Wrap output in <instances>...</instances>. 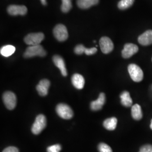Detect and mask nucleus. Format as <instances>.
Segmentation results:
<instances>
[{"mask_svg": "<svg viewBox=\"0 0 152 152\" xmlns=\"http://www.w3.org/2000/svg\"><path fill=\"white\" fill-rule=\"evenodd\" d=\"M50 86V82L48 80L44 79L39 82L36 89L39 95L45 96L48 94L49 88Z\"/></svg>", "mask_w": 152, "mask_h": 152, "instance_id": "9b49d317", "label": "nucleus"}, {"mask_svg": "<svg viewBox=\"0 0 152 152\" xmlns=\"http://www.w3.org/2000/svg\"><path fill=\"white\" fill-rule=\"evenodd\" d=\"M99 0H77V6L82 9H87L92 6L96 5Z\"/></svg>", "mask_w": 152, "mask_h": 152, "instance_id": "f3484780", "label": "nucleus"}, {"mask_svg": "<svg viewBox=\"0 0 152 152\" xmlns=\"http://www.w3.org/2000/svg\"><path fill=\"white\" fill-rule=\"evenodd\" d=\"M45 36L41 32L29 33L24 39L25 43L29 46L38 45L44 40Z\"/></svg>", "mask_w": 152, "mask_h": 152, "instance_id": "39448f33", "label": "nucleus"}, {"mask_svg": "<svg viewBox=\"0 0 152 152\" xmlns=\"http://www.w3.org/2000/svg\"><path fill=\"white\" fill-rule=\"evenodd\" d=\"M98 150L99 152H112V149L110 147L103 142L100 143L98 145Z\"/></svg>", "mask_w": 152, "mask_h": 152, "instance_id": "b1692460", "label": "nucleus"}, {"mask_svg": "<svg viewBox=\"0 0 152 152\" xmlns=\"http://www.w3.org/2000/svg\"><path fill=\"white\" fill-rule=\"evenodd\" d=\"M131 115L132 118L135 120H141L142 117V113L141 110V107L136 104L132 107Z\"/></svg>", "mask_w": 152, "mask_h": 152, "instance_id": "aec40b11", "label": "nucleus"}, {"mask_svg": "<svg viewBox=\"0 0 152 152\" xmlns=\"http://www.w3.org/2000/svg\"><path fill=\"white\" fill-rule=\"evenodd\" d=\"M7 11L10 15L15 16L18 15H25L28 10L27 7L25 6L11 5L7 7Z\"/></svg>", "mask_w": 152, "mask_h": 152, "instance_id": "1a4fd4ad", "label": "nucleus"}, {"mask_svg": "<svg viewBox=\"0 0 152 152\" xmlns=\"http://www.w3.org/2000/svg\"><path fill=\"white\" fill-rule=\"evenodd\" d=\"M46 55V52L44 50L43 47L40 45L29 46L27 48L24 53V57L25 58H30L34 56H41L44 57Z\"/></svg>", "mask_w": 152, "mask_h": 152, "instance_id": "f257e3e1", "label": "nucleus"}, {"mask_svg": "<svg viewBox=\"0 0 152 152\" xmlns=\"http://www.w3.org/2000/svg\"><path fill=\"white\" fill-rule=\"evenodd\" d=\"M53 60L55 66L60 69L61 75L64 77L67 76V71L65 66V61L63 58L59 55H56L53 56Z\"/></svg>", "mask_w": 152, "mask_h": 152, "instance_id": "f8f14e48", "label": "nucleus"}, {"mask_svg": "<svg viewBox=\"0 0 152 152\" xmlns=\"http://www.w3.org/2000/svg\"><path fill=\"white\" fill-rule=\"evenodd\" d=\"M139 152H152V146L149 144L145 145L140 148Z\"/></svg>", "mask_w": 152, "mask_h": 152, "instance_id": "a878e982", "label": "nucleus"}, {"mask_svg": "<svg viewBox=\"0 0 152 152\" xmlns=\"http://www.w3.org/2000/svg\"><path fill=\"white\" fill-rule=\"evenodd\" d=\"M53 33L55 37L60 42L65 41L68 37V33L65 26L63 24H58L55 26Z\"/></svg>", "mask_w": 152, "mask_h": 152, "instance_id": "423d86ee", "label": "nucleus"}, {"mask_svg": "<svg viewBox=\"0 0 152 152\" xmlns=\"http://www.w3.org/2000/svg\"><path fill=\"white\" fill-rule=\"evenodd\" d=\"M41 1V3H42V4L43 5H47V2H46V0H40Z\"/></svg>", "mask_w": 152, "mask_h": 152, "instance_id": "cd10ccee", "label": "nucleus"}, {"mask_svg": "<svg viewBox=\"0 0 152 152\" xmlns=\"http://www.w3.org/2000/svg\"><path fill=\"white\" fill-rule=\"evenodd\" d=\"M100 49L104 54H109L114 48V45L112 40L108 37H103L99 41Z\"/></svg>", "mask_w": 152, "mask_h": 152, "instance_id": "6e6552de", "label": "nucleus"}, {"mask_svg": "<svg viewBox=\"0 0 152 152\" xmlns=\"http://www.w3.org/2000/svg\"><path fill=\"white\" fill-rule=\"evenodd\" d=\"M47 121L45 116L43 114H39L36 118L34 122L33 123L31 130L34 135H38L40 134L46 126Z\"/></svg>", "mask_w": 152, "mask_h": 152, "instance_id": "f03ea898", "label": "nucleus"}, {"mask_svg": "<svg viewBox=\"0 0 152 152\" xmlns=\"http://www.w3.org/2000/svg\"><path fill=\"white\" fill-rule=\"evenodd\" d=\"M3 101L6 107L9 110H12L16 107V95L12 92L6 91L5 92L3 95Z\"/></svg>", "mask_w": 152, "mask_h": 152, "instance_id": "0eeeda50", "label": "nucleus"}, {"mask_svg": "<svg viewBox=\"0 0 152 152\" xmlns=\"http://www.w3.org/2000/svg\"><path fill=\"white\" fill-rule=\"evenodd\" d=\"M150 127H151V129L152 130V120L151 121V126H150Z\"/></svg>", "mask_w": 152, "mask_h": 152, "instance_id": "c85d7f7f", "label": "nucleus"}, {"mask_svg": "<svg viewBox=\"0 0 152 152\" xmlns=\"http://www.w3.org/2000/svg\"><path fill=\"white\" fill-rule=\"evenodd\" d=\"M56 112L60 117L65 120L71 119L73 116L72 109L66 104H59L56 107Z\"/></svg>", "mask_w": 152, "mask_h": 152, "instance_id": "7ed1b4c3", "label": "nucleus"}, {"mask_svg": "<svg viewBox=\"0 0 152 152\" xmlns=\"http://www.w3.org/2000/svg\"><path fill=\"white\" fill-rule=\"evenodd\" d=\"M121 104L126 107H130L132 105V100L131 98L130 93L124 91L120 95Z\"/></svg>", "mask_w": 152, "mask_h": 152, "instance_id": "a211bd4d", "label": "nucleus"}, {"mask_svg": "<svg viewBox=\"0 0 152 152\" xmlns=\"http://www.w3.org/2000/svg\"><path fill=\"white\" fill-rule=\"evenodd\" d=\"M105 103V95L102 92L100 94L97 100L92 101L90 104V108L94 111H97L102 108L104 104Z\"/></svg>", "mask_w": 152, "mask_h": 152, "instance_id": "ddd939ff", "label": "nucleus"}, {"mask_svg": "<svg viewBox=\"0 0 152 152\" xmlns=\"http://www.w3.org/2000/svg\"><path fill=\"white\" fill-rule=\"evenodd\" d=\"M2 152H19L18 149L15 147H9L5 148Z\"/></svg>", "mask_w": 152, "mask_h": 152, "instance_id": "bb28decb", "label": "nucleus"}, {"mask_svg": "<svg viewBox=\"0 0 152 152\" xmlns=\"http://www.w3.org/2000/svg\"><path fill=\"white\" fill-rule=\"evenodd\" d=\"M98 50L96 48L87 49L81 44L77 45L74 49V51L77 55H82L83 53L87 55H92L97 52Z\"/></svg>", "mask_w": 152, "mask_h": 152, "instance_id": "4468645a", "label": "nucleus"}, {"mask_svg": "<svg viewBox=\"0 0 152 152\" xmlns=\"http://www.w3.org/2000/svg\"><path fill=\"white\" fill-rule=\"evenodd\" d=\"M61 147L59 144L51 145L47 148V152H60Z\"/></svg>", "mask_w": 152, "mask_h": 152, "instance_id": "393cba45", "label": "nucleus"}, {"mask_svg": "<svg viewBox=\"0 0 152 152\" xmlns=\"http://www.w3.org/2000/svg\"><path fill=\"white\" fill-rule=\"evenodd\" d=\"M128 71L131 79L134 81L140 82L143 80V72L138 65L135 64H131L128 66Z\"/></svg>", "mask_w": 152, "mask_h": 152, "instance_id": "20e7f679", "label": "nucleus"}, {"mask_svg": "<svg viewBox=\"0 0 152 152\" xmlns=\"http://www.w3.org/2000/svg\"><path fill=\"white\" fill-rule=\"evenodd\" d=\"M72 83L76 88L81 90L84 87L85 79L81 75L76 73L72 77Z\"/></svg>", "mask_w": 152, "mask_h": 152, "instance_id": "dca6fc26", "label": "nucleus"}, {"mask_svg": "<svg viewBox=\"0 0 152 152\" xmlns=\"http://www.w3.org/2000/svg\"><path fill=\"white\" fill-rule=\"evenodd\" d=\"M62 4L61 6V10L63 12L66 13L71 10L72 7V0H61Z\"/></svg>", "mask_w": 152, "mask_h": 152, "instance_id": "5701e85b", "label": "nucleus"}, {"mask_svg": "<svg viewBox=\"0 0 152 152\" xmlns=\"http://www.w3.org/2000/svg\"><path fill=\"white\" fill-rule=\"evenodd\" d=\"M15 51V48L10 45L4 46L0 50L1 54L5 57H9L13 54Z\"/></svg>", "mask_w": 152, "mask_h": 152, "instance_id": "412c9836", "label": "nucleus"}, {"mask_svg": "<svg viewBox=\"0 0 152 152\" xmlns=\"http://www.w3.org/2000/svg\"><path fill=\"white\" fill-rule=\"evenodd\" d=\"M138 42L143 46L152 44V30H148L141 34L138 38Z\"/></svg>", "mask_w": 152, "mask_h": 152, "instance_id": "2eb2a0df", "label": "nucleus"}, {"mask_svg": "<svg viewBox=\"0 0 152 152\" xmlns=\"http://www.w3.org/2000/svg\"><path fill=\"white\" fill-rule=\"evenodd\" d=\"M138 51L139 48L136 45L133 44H125L124 48L122 51V55L124 58L127 59L135 54Z\"/></svg>", "mask_w": 152, "mask_h": 152, "instance_id": "9d476101", "label": "nucleus"}, {"mask_svg": "<svg viewBox=\"0 0 152 152\" xmlns=\"http://www.w3.org/2000/svg\"><path fill=\"white\" fill-rule=\"evenodd\" d=\"M117 124V119L115 117L109 118L104 121V127L108 130L113 131L115 129Z\"/></svg>", "mask_w": 152, "mask_h": 152, "instance_id": "6ab92c4d", "label": "nucleus"}, {"mask_svg": "<svg viewBox=\"0 0 152 152\" xmlns=\"http://www.w3.org/2000/svg\"><path fill=\"white\" fill-rule=\"evenodd\" d=\"M135 0H121L118 4V7L121 10H125L133 5Z\"/></svg>", "mask_w": 152, "mask_h": 152, "instance_id": "4be33fe9", "label": "nucleus"}]
</instances>
